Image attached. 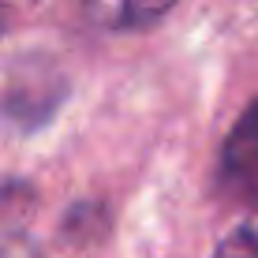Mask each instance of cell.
<instances>
[{"label": "cell", "instance_id": "1", "mask_svg": "<svg viewBox=\"0 0 258 258\" xmlns=\"http://www.w3.org/2000/svg\"><path fill=\"white\" fill-rule=\"evenodd\" d=\"M217 191L239 210H258V97L239 112L217 157Z\"/></svg>", "mask_w": 258, "mask_h": 258}, {"label": "cell", "instance_id": "2", "mask_svg": "<svg viewBox=\"0 0 258 258\" xmlns=\"http://www.w3.org/2000/svg\"><path fill=\"white\" fill-rule=\"evenodd\" d=\"M68 97V83L56 75L52 68H23L19 79L8 86L4 94V116L12 123H19L23 131H34V127H45L52 120V112L60 109V101Z\"/></svg>", "mask_w": 258, "mask_h": 258}, {"label": "cell", "instance_id": "3", "mask_svg": "<svg viewBox=\"0 0 258 258\" xmlns=\"http://www.w3.org/2000/svg\"><path fill=\"white\" fill-rule=\"evenodd\" d=\"M83 4L97 26L131 34V30H146L157 19H165L176 0H83Z\"/></svg>", "mask_w": 258, "mask_h": 258}, {"label": "cell", "instance_id": "4", "mask_svg": "<svg viewBox=\"0 0 258 258\" xmlns=\"http://www.w3.org/2000/svg\"><path fill=\"white\" fill-rule=\"evenodd\" d=\"M105 225H109V213H105L101 206L79 202V206H71V213L60 221V236H68L75 247H86L90 239H97L105 232Z\"/></svg>", "mask_w": 258, "mask_h": 258}, {"label": "cell", "instance_id": "5", "mask_svg": "<svg viewBox=\"0 0 258 258\" xmlns=\"http://www.w3.org/2000/svg\"><path fill=\"white\" fill-rule=\"evenodd\" d=\"M213 258H258V225L254 221H243L232 232L217 243Z\"/></svg>", "mask_w": 258, "mask_h": 258}, {"label": "cell", "instance_id": "6", "mask_svg": "<svg viewBox=\"0 0 258 258\" xmlns=\"http://www.w3.org/2000/svg\"><path fill=\"white\" fill-rule=\"evenodd\" d=\"M0 258H41V254L30 239H12V243L0 247Z\"/></svg>", "mask_w": 258, "mask_h": 258}, {"label": "cell", "instance_id": "7", "mask_svg": "<svg viewBox=\"0 0 258 258\" xmlns=\"http://www.w3.org/2000/svg\"><path fill=\"white\" fill-rule=\"evenodd\" d=\"M8 30V12H4V4H0V34Z\"/></svg>", "mask_w": 258, "mask_h": 258}]
</instances>
